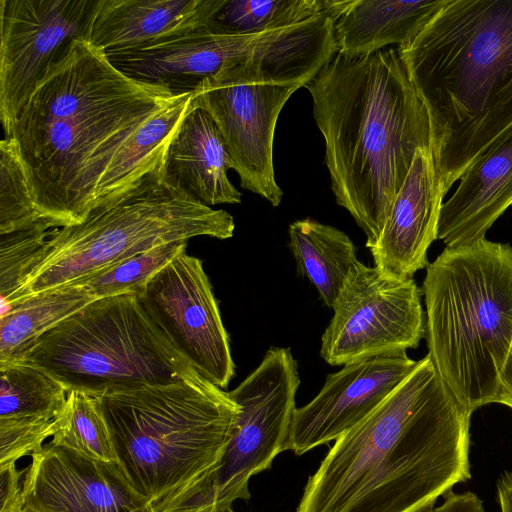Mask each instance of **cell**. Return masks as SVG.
<instances>
[{"instance_id":"cell-19","label":"cell","mask_w":512,"mask_h":512,"mask_svg":"<svg viewBox=\"0 0 512 512\" xmlns=\"http://www.w3.org/2000/svg\"><path fill=\"white\" fill-rule=\"evenodd\" d=\"M224 0H97L89 42L105 52L173 37L210 22Z\"/></svg>"},{"instance_id":"cell-16","label":"cell","mask_w":512,"mask_h":512,"mask_svg":"<svg viewBox=\"0 0 512 512\" xmlns=\"http://www.w3.org/2000/svg\"><path fill=\"white\" fill-rule=\"evenodd\" d=\"M266 34L226 35L208 22L173 37L106 55L126 76L166 86L180 95L193 92L201 81L223 69L252 60Z\"/></svg>"},{"instance_id":"cell-13","label":"cell","mask_w":512,"mask_h":512,"mask_svg":"<svg viewBox=\"0 0 512 512\" xmlns=\"http://www.w3.org/2000/svg\"><path fill=\"white\" fill-rule=\"evenodd\" d=\"M97 0H0V120L4 137L50 65L87 38Z\"/></svg>"},{"instance_id":"cell-12","label":"cell","mask_w":512,"mask_h":512,"mask_svg":"<svg viewBox=\"0 0 512 512\" xmlns=\"http://www.w3.org/2000/svg\"><path fill=\"white\" fill-rule=\"evenodd\" d=\"M139 299L193 370L221 389L235 375L229 336L200 259L178 254L145 285Z\"/></svg>"},{"instance_id":"cell-24","label":"cell","mask_w":512,"mask_h":512,"mask_svg":"<svg viewBox=\"0 0 512 512\" xmlns=\"http://www.w3.org/2000/svg\"><path fill=\"white\" fill-rule=\"evenodd\" d=\"M67 396L60 382L30 363L0 365V421L57 423Z\"/></svg>"},{"instance_id":"cell-4","label":"cell","mask_w":512,"mask_h":512,"mask_svg":"<svg viewBox=\"0 0 512 512\" xmlns=\"http://www.w3.org/2000/svg\"><path fill=\"white\" fill-rule=\"evenodd\" d=\"M397 52L427 110L446 195L512 126V0H448Z\"/></svg>"},{"instance_id":"cell-1","label":"cell","mask_w":512,"mask_h":512,"mask_svg":"<svg viewBox=\"0 0 512 512\" xmlns=\"http://www.w3.org/2000/svg\"><path fill=\"white\" fill-rule=\"evenodd\" d=\"M192 92L136 81L74 39L48 68L8 136L41 217L79 223L95 206L164 173Z\"/></svg>"},{"instance_id":"cell-29","label":"cell","mask_w":512,"mask_h":512,"mask_svg":"<svg viewBox=\"0 0 512 512\" xmlns=\"http://www.w3.org/2000/svg\"><path fill=\"white\" fill-rule=\"evenodd\" d=\"M56 228L51 221L41 218L33 224L0 235V294L2 308L16 293L32 259L40 251Z\"/></svg>"},{"instance_id":"cell-5","label":"cell","mask_w":512,"mask_h":512,"mask_svg":"<svg viewBox=\"0 0 512 512\" xmlns=\"http://www.w3.org/2000/svg\"><path fill=\"white\" fill-rule=\"evenodd\" d=\"M428 357L472 413L497 403L512 345V246L483 238L446 247L426 267Z\"/></svg>"},{"instance_id":"cell-8","label":"cell","mask_w":512,"mask_h":512,"mask_svg":"<svg viewBox=\"0 0 512 512\" xmlns=\"http://www.w3.org/2000/svg\"><path fill=\"white\" fill-rule=\"evenodd\" d=\"M24 362L67 392L167 384L195 371L152 321L139 296L93 300L40 336Z\"/></svg>"},{"instance_id":"cell-32","label":"cell","mask_w":512,"mask_h":512,"mask_svg":"<svg viewBox=\"0 0 512 512\" xmlns=\"http://www.w3.org/2000/svg\"><path fill=\"white\" fill-rule=\"evenodd\" d=\"M497 496L501 512H512V472H504L497 481Z\"/></svg>"},{"instance_id":"cell-36","label":"cell","mask_w":512,"mask_h":512,"mask_svg":"<svg viewBox=\"0 0 512 512\" xmlns=\"http://www.w3.org/2000/svg\"><path fill=\"white\" fill-rule=\"evenodd\" d=\"M431 508H432V507H431ZM429 509H430V508H429ZM429 509H427V510H425V511H423V512H428V510H429Z\"/></svg>"},{"instance_id":"cell-17","label":"cell","mask_w":512,"mask_h":512,"mask_svg":"<svg viewBox=\"0 0 512 512\" xmlns=\"http://www.w3.org/2000/svg\"><path fill=\"white\" fill-rule=\"evenodd\" d=\"M444 196L431 150L419 149L379 238L370 248L378 270L406 279L427 267L428 249L438 239Z\"/></svg>"},{"instance_id":"cell-3","label":"cell","mask_w":512,"mask_h":512,"mask_svg":"<svg viewBox=\"0 0 512 512\" xmlns=\"http://www.w3.org/2000/svg\"><path fill=\"white\" fill-rule=\"evenodd\" d=\"M304 87L325 140L336 202L364 231L370 249L417 151L431 150L427 110L397 48L336 53Z\"/></svg>"},{"instance_id":"cell-22","label":"cell","mask_w":512,"mask_h":512,"mask_svg":"<svg viewBox=\"0 0 512 512\" xmlns=\"http://www.w3.org/2000/svg\"><path fill=\"white\" fill-rule=\"evenodd\" d=\"M288 233L298 272L332 308L350 270L359 262L355 245L344 232L311 218L294 221Z\"/></svg>"},{"instance_id":"cell-23","label":"cell","mask_w":512,"mask_h":512,"mask_svg":"<svg viewBox=\"0 0 512 512\" xmlns=\"http://www.w3.org/2000/svg\"><path fill=\"white\" fill-rule=\"evenodd\" d=\"M93 300L84 286L73 284L2 309L0 365L23 361L40 336Z\"/></svg>"},{"instance_id":"cell-11","label":"cell","mask_w":512,"mask_h":512,"mask_svg":"<svg viewBox=\"0 0 512 512\" xmlns=\"http://www.w3.org/2000/svg\"><path fill=\"white\" fill-rule=\"evenodd\" d=\"M300 87L229 67L201 81L192 92L191 108L203 109L216 123L241 187L275 207L283 197L273 166L275 127L285 103Z\"/></svg>"},{"instance_id":"cell-20","label":"cell","mask_w":512,"mask_h":512,"mask_svg":"<svg viewBox=\"0 0 512 512\" xmlns=\"http://www.w3.org/2000/svg\"><path fill=\"white\" fill-rule=\"evenodd\" d=\"M230 156L212 117L189 107L166 156V175L201 203L238 204L241 193L227 176Z\"/></svg>"},{"instance_id":"cell-30","label":"cell","mask_w":512,"mask_h":512,"mask_svg":"<svg viewBox=\"0 0 512 512\" xmlns=\"http://www.w3.org/2000/svg\"><path fill=\"white\" fill-rule=\"evenodd\" d=\"M25 470H17L15 464L0 468V512H17L24 508L22 482Z\"/></svg>"},{"instance_id":"cell-27","label":"cell","mask_w":512,"mask_h":512,"mask_svg":"<svg viewBox=\"0 0 512 512\" xmlns=\"http://www.w3.org/2000/svg\"><path fill=\"white\" fill-rule=\"evenodd\" d=\"M187 242L157 246L124 259L76 284L84 286L95 300L127 293L139 295L159 270L178 254L186 251Z\"/></svg>"},{"instance_id":"cell-2","label":"cell","mask_w":512,"mask_h":512,"mask_svg":"<svg viewBox=\"0 0 512 512\" xmlns=\"http://www.w3.org/2000/svg\"><path fill=\"white\" fill-rule=\"evenodd\" d=\"M472 412L430 358L339 436L308 478L296 512H423L471 478Z\"/></svg>"},{"instance_id":"cell-14","label":"cell","mask_w":512,"mask_h":512,"mask_svg":"<svg viewBox=\"0 0 512 512\" xmlns=\"http://www.w3.org/2000/svg\"><path fill=\"white\" fill-rule=\"evenodd\" d=\"M406 351L360 358L327 375L320 392L297 408L288 450L300 456L336 440L373 412L417 367Z\"/></svg>"},{"instance_id":"cell-9","label":"cell","mask_w":512,"mask_h":512,"mask_svg":"<svg viewBox=\"0 0 512 512\" xmlns=\"http://www.w3.org/2000/svg\"><path fill=\"white\" fill-rule=\"evenodd\" d=\"M289 348L271 347L230 397L239 405L231 436L216 466L203 478L152 506L156 512H213L248 500L249 480L288 450L300 385Z\"/></svg>"},{"instance_id":"cell-15","label":"cell","mask_w":512,"mask_h":512,"mask_svg":"<svg viewBox=\"0 0 512 512\" xmlns=\"http://www.w3.org/2000/svg\"><path fill=\"white\" fill-rule=\"evenodd\" d=\"M22 482L24 507L36 512H150L118 463L94 460L51 442L32 454Z\"/></svg>"},{"instance_id":"cell-10","label":"cell","mask_w":512,"mask_h":512,"mask_svg":"<svg viewBox=\"0 0 512 512\" xmlns=\"http://www.w3.org/2000/svg\"><path fill=\"white\" fill-rule=\"evenodd\" d=\"M421 289L360 261L350 270L321 338V357L332 366L416 348L425 337Z\"/></svg>"},{"instance_id":"cell-26","label":"cell","mask_w":512,"mask_h":512,"mask_svg":"<svg viewBox=\"0 0 512 512\" xmlns=\"http://www.w3.org/2000/svg\"><path fill=\"white\" fill-rule=\"evenodd\" d=\"M50 442L97 461L118 463L99 402L84 392H68L59 428Z\"/></svg>"},{"instance_id":"cell-7","label":"cell","mask_w":512,"mask_h":512,"mask_svg":"<svg viewBox=\"0 0 512 512\" xmlns=\"http://www.w3.org/2000/svg\"><path fill=\"white\" fill-rule=\"evenodd\" d=\"M234 229L227 211L201 203L166 172L150 173L79 223L52 229L7 306L76 284L157 246L198 236L228 239Z\"/></svg>"},{"instance_id":"cell-33","label":"cell","mask_w":512,"mask_h":512,"mask_svg":"<svg viewBox=\"0 0 512 512\" xmlns=\"http://www.w3.org/2000/svg\"><path fill=\"white\" fill-rule=\"evenodd\" d=\"M213 512H234V511L232 510V507H230V508L215 510Z\"/></svg>"},{"instance_id":"cell-18","label":"cell","mask_w":512,"mask_h":512,"mask_svg":"<svg viewBox=\"0 0 512 512\" xmlns=\"http://www.w3.org/2000/svg\"><path fill=\"white\" fill-rule=\"evenodd\" d=\"M454 193L443 202L438 239L459 247L485 238L512 205V126L462 174Z\"/></svg>"},{"instance_id":"cell-6","label":"cell","mask_w":512,"mask_h":512,"mask_svg":"<svg viewBox=\"0 0 512 512\" xmlns=\"http://www.w3.org/2000/svg\"><path fill=\"white\" fill-rule=\"evenodd\" d=\"M120 466L152 506L205 477L219 462L239 405L196 372L167 384L96 397Z\"/></svg>"},{"instance_id":"cell-31","label":"cell","mask_w":512,"mask_h":512,"mask_svg":"<svg viewBox=\"0 0 512 512\" xmlns=\"http://www.w3.org/2000/svg\"><path fill=\"white\" fill-rule=\"evenodd\" d=\"M497 403L512 409V345L500 375V392Z\"/></svg>"},{"instance_id":"cell-25","label":"cell","mask_w":512,"mask_h":512,"mask_svg":"<svg viewBox=\"0 0 512 512\" xmlns=\"http://www.w3.org/2000/svg\"><path fill=\"white\" fill-rule=\"evenodd\" d=\"M350 0H224L210 21L226 35H258L295 26L324 14L339 15Z\"/></svg>"},{"instance_id":"cell-28","label":"cell","mask_w":512,"mask_h":512,"mask_svg":"<svg viewBox=\"0 0 512 512\" xmlns=\"http://www.w3.org/2000/svg\"><path fill=\"white\" fill-rule=\"evenodd\" d=\"M17 147L9 137L0 142V235L41 219Z\"/></svg>"},{"instance_id":"cell-34","label":"cell","mask_w":512,"mask_h":512,"mask_svg":"<svg viewBox=\"0 0 512 512\" xmlns=\"http://www.w3.org/2000/svg\"><path fill=\"white\" fill-rule=\"evenodd\" d=\"M17 512H36V511H33V510H31V509H28V508H25V507H24L23 509H21V510H19V511H17Z\"/></svg>"},{"instance_id":"cell-35","label":"cell","mask_w":512,"mask_h":512,"mask_svg":"<svg viewBox=\"0 0 512 512\" xmlns=\"http://www.w3.org/2000/svg\"><path fill=\"white\" fill-rule=\"evenodd\" d=\"M150 512H156L154 509H152Z\"/></svg>"},{"instance_id":"cell-21","label":"cell","mask_w":512,"mask_h":512,"mask_svg":"<svg viewBox=\"0 0 512 512\" xmlns=\"http://www.w3.org/2000/svg\"><path fill=\"white\" fill-rule=\"evenodd\" d=\"M448 0H350L335 19L337 53L366 56L413 39Z\"/></svg>"}]
</instances>
